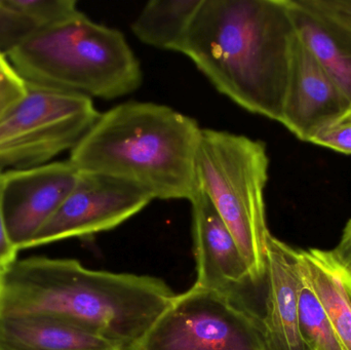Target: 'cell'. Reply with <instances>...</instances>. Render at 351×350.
<instances>
[{"instance_id":"obj_1","label":"cell","mask_w":351,"mask_h":350,"mask_svg":"<svg viewBox=\"0 0 351 350\" xmlns=\"http://www.w3.org/2000/svg\"><path fill=\"white\" fill-rule=\"evenodd\" d=\"M174 294L162 279L90 271L72 259H16L0 275V316H49L135 350Z\"/></svg>"},{"instance_id":"obj_2","label":"cell","mask_w":351,"mask_h":350,"mask_svg":"<svg viewBox=\"0 0 351 350\" xmlns=\"http://www.w3.org/2000/svg\"><path fill=\"white\" fill-rule=\"evenodd\" d=\"M295 34L287 0H202L179 53L223 96L280 123Z\"/></svg>"},{"instance_id":"obj_3","label":"cell","mask_w":351,"mask_h":350,"mask_svg":"<svg viewBox=\"0 0 351 350\" xmlns=\"http://www.w3.org/2000/svg\"><path fill=\"white\" fill-rule=\"evenodd\" d=\"M197 121L166 105L121 103L100 113L68 160L82 173L132 183L154 199L191 201L198 191Z\"/></svg>"},{"instance_id":"obj_4","label":"cell","mask_w":351,"mask_h":350,"mask_svg":"<svg viewBox=\"0 0 351 350\" xmlns=\"http://www.w3.org/2000/svg\"><path fill=\"white\" fill-rule=\"evenodd\" d=\"M30 86L114 100L143 82L141 64L121 31L78 12L31 31L4 51Z\"/></svg>"},{"instance_id":"obj_5","label":"cell","mask_w":351,"mask_h":350,"mask_svg":"<svg viewBox=\"0 0 351 350\" xmlns=\"http://www.w3.org/2000/svg\"><path fill=\"white\" fill-rule=\"evenodd\" d=\"M269 158L265 144L247 136L202 129L197 153L199 188L226 224L254 284L265 277L271 236L266 222Z\"/></svg>"},{"instance_id":"obj_6","label":"cell","mask_w":351,"mask_h":350,"mask_svg":"<svg viewBox=\"0 0 351 350\" xmlns=\"http://www.w3.org/2000/svg\"><path fill=\"white\" fill-rule=\"evenodd\" d=\"M135 350H267L261 316L241 297L195 285L175 295Z\"/></svg>"},{"instance_id":"obj_7","label":"cell","mask_w":351,"mask_h":350,"mask_svg":"<svg viewBox=\"0 0 351 350\" xmlns=\"http://www.w3.org/2000/svg\"><path fill=\"white\" fill-rule=\"evenodd\" d=\"M99 115L88 97L28 84L26 98L0 121V171L43 166L71 151Z\"/></svg>"},{"instance_id":"obj_8","label":"cell","mask_w":351,"mask_h":350,"mask_svg":"<svg viewBox=\"0 0 351 350\" xmlns=\"http://www.w3.org/2000/svg\"><path fill=\"white\" fill-rule=\"evenodd\" d=\"M154 201L143 189L121 179L80 172V180L55 215L26 249L113 229Z\"/></svg>"},{"instance_id":"obj_9","label":"cell","mask_w":351,"mask_h":350,"mask_svg":"<svg viewBox=\"0 0 351 350\" xmlns=\"http://www.w3.org/2000/svg\"><path fill=\"white\" fill-rule=\"evenodd\" d=\"M67 160L3 172V211L16 250H26L35 234L55 215L80 180Z\"/></svg>"},{"instance_id":"obj_10","label":"cell","mask_w":351,"mask_h":350,"mask_svg":"<svg viewBox=\"0 0 351 350\" xmlns=\"http://www.w3.org/2000/svg\"><path fill=\"white\" fill-rule=\"evenodd\" d=\"M350 110L348 99L296 33L280 123L301 141L311 142Z\"/></svg>"},{"instance_id":"obj_11","label":"cell","mask_w":351,"mask_h":350,"mask_svg":"<svg viewBox=\"0 0 351 350\" xmlns=\"http://www.w3.org/2000/svg\"><path fill=\"white\" fill-rule=\"evenodd\" d=\"M190 203L197 271L195 284L241 297L239 291L254 283L234 238L202 189Z\"/></svg>"},{"instance_id":"obj_12","label":"cell","mask_w":351,"mask_h":350,"mask_svg":"<svg viewBox=\"0 0 351 350\" xmlns=\"http://www.w3.org/2000/svg\"><path fill=\"white\" fill-rule=\"evenodd\" d=\"M267 294L261 318L267 350H308L299 332V294L303 277L298 251L270 236L266 250Z\"/></svg>"},{"instance_id":"obj_13","label":"cell","mask_w":351,"mask_h":350,"mask_svg":"<svg viewBox=\"0 0 351 350\" xmlns=\"http://www.w3.org/2000/svg\"><path fill=\"white\" fill-rule=\"evenodd\" d=\"M298 36L333 78L351 108V27L313 0H287Z\"/></svg>"},{"instance_id":"obj_14","label":"cell","mask_w":351,"mask_h":350,"mask_svg":"<svg viewBox=\"0 0 351 350\" xmlns=\"http://www.w3.org/2000/svg\"><path fill=\"white\" fill-rule=\"evenodd\" d=\"M0 350H119L106 339L49 316H0Z\"/></svg>"},{"instance_id":"obj_15","label":"cell","mask_w":351,"mask_h":350,"mask_svg":"<svg viewBox=\"0 0 351 350\" xmlns=\"http://www.w3.org/2000/svg\"><path fill=\"white\" fill-rule=\"evenodd\" d=\"M303 279L319 298L344 350H351V300L330 251H298Z\"/></svg>"},{"instance_id":"obj_16","label":"cell","mask_w":351,"mask_h":350,"mask_svg":"<svg viewBox=\"0 0 351 350\" xmlns=\"http://www.w3.org/2000/svg\"><path fill=\"white\" fill-rule=\"evenodd\" d=\"M202 0H152L132 24L144 45L179 53Z\"/></svg>"},{"instance_id":"obj_17","label":"cell","mask_w":351,"mask_h":350,"mask_svg":"<svg viewBox=\"0 0 351 350\" xmlns=\"http://www.w3.org/2000/svg\"><path fill=\"white\" fill-rule=\"evenodd\" d=\"M299 332L308 350H344L317 296L303 279L299 294Z\"/></svg>"},{"instance_id":"obj_18","label":"cell","mask_w":351,"mask_h":350,"mask_svg":"<svg viewBox=\"0 0 351 350\" xmlns=\"http://www.w3.org/2000/svg\"><path fill=\"white\" fill-rule=\"evenodd\" d=\"M33 30L47 28L80 12L74 0H8Z\"/></svg>"},{"instance_id":"obj_19","label":"cell","mask_w":351,"mask_h":350,"mask_svg":"<svg viewBox=\"0 0 351 350\" xmlns=\"http://www.w3.org/2000/svg\"><path fill=\"white\" fill-rule=\"evenodd\" d=\"M27 94L26 80L14 69L5 53L0 51V121L14 110Z\"/></svg>"},{"instance_id":"obj_20","label":"cell","mask_w":351,"mask_h":350,"mask_svg":"<svg viewBox=\"0 0 351 350\" xmlns=\"http://www.w3.org/2000/svg\"><path fill=\"white\" fill-rule=\"evenodd\" d=\"M31 31L32 26L10 6L8 0H0V49L3 53L8 51Z\"/></svg>"},{"instance_id":"obj_21","label":"cell","mask_w":351,"mask_h":350,"mask_svg":"<svg viewBox=\"0 0 351 350\" xmlns=\"http://www.w3.org/2000/svg\"><path fill=\"white\" fill-rule=\"evenodd\" d=\"M309 143L351 154V112L317 132Z\"/></svg>"},{"instance_id":"obj_22","label":"cell","mask_w":351,"mask_h":350,"mask_svg":"<svg viewBox=\"0 0 351 350\" xmlns=\"http://www.w3.org/2000/svg\"><path fill=\"white\" fill-rule=\"evenodd\" d=\"M3 172L0 171V275L18 259L19 251L10 240L3 211Z\"/></svg>"},{"instance_id":"obj_23","label":"cell","mask_w":351,"mask_h":350,"mask_svg":"<svg viewBox=\"0 0 351 350\" xmlns=\"http://www.w3.org/2000/svg\"><path fill=\"white\" fill-rule=\"evenodd\" d=\"M330 252L336 263L351 275V219L344 227L339 244Z\"/></svg>"},{"instance_id":"obj_24","label":"cell","mask_w":351,"mask_h":350,"mask_svg":"<svg viewBox=\"0 0 351 350\" xmlns=\"http://www.w3.org/2000/svg\"><path fill=\"white\" fill-rule=\"evenodd\" d=\"M321 10L351 27V0H313Z\"/></svg>"},{"instance_id":"obj_25","label":"cell","mask_w":351,"mask_h":350,"mask_svg":"<svg viewBox=\"0 0 351 350\" xmlns=\"http://www.w3.org/2000/svg\"><path fill=\"white\" fill-rule=\"evenodd\" d=\"M340 271H341L342 279H343L344 285H346V290H348V295H350L351 300V275L350 273H346V271H343L341 267H340Z\"/></svg>"},{"instance_id":"obj_26","label":"cell","mask_w":351,"mask_h":350,"mask_svg":"<svg viewBox=\"0 0 351 350\" xmlns=\"http://www.w3.org/2000/svg\"><path fill=\"white\" fill-rule=\"evenodd\" d=\"M350 112H351V108H350Z\"/></svg>"},{"instance_id":"obj_27","label":"cell","mask_w":351,"mask_h":350,"mask_svg":"<svg viewBox=\"0 0 351 350\" xmlns=\"http://www.w3.org/2000/svg\"><path fill=\"white\" fill-rule=\"evenodd\" d=\"M0 51H2L1 49H0Z\"/></svg>"},{"instance_id":"obj_28","label":"cell","mask_w":351,"mask_h":350,"mask_svg":"<svg viewBox=\"0 0 351 350\" xmlns=\"http://www.w3.org/2000/svg\"></svg>"}]
</instances>
